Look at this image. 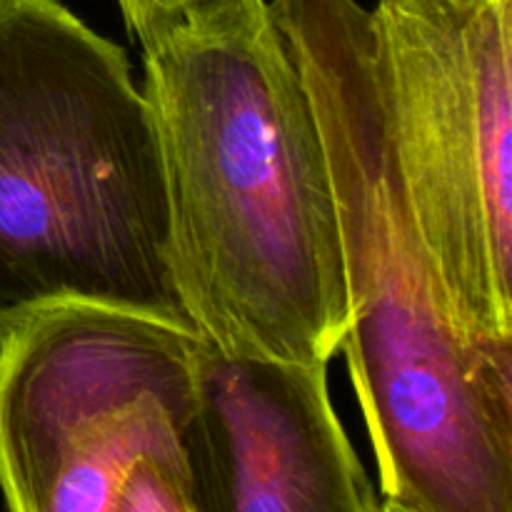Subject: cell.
Here are the masks:
<instances>
[{
	"label": "cell",
	"mask_w": 512,
	"mask_h": 512,
	"mask_svg": "<svg viewBox=\"0 0 512 512\" xmlns=\"http://www.w3.org/2000/svg\"><path fill=\"white\" fill-rule=\"evenodd\" d=\"M333 175L350 323L340 350L385 512H512V343L460 330L415 223L360 0H270Z\"/></svg>",
	"instance_id": "1"
},
{
	"label": "cell",
	"mask_w": 512,
	"mask_h": 512,
	"mask_svg": "<svg viewBox=\"0 0 512 512\" xmlns=\"http://www.w3.org/2000/svg\"><path fill=\"white\" fill-rule=\"evenodd\" d=\"M143 68L198 333L228 353L330 363L350 323L333 175L270 5L143 48Z\"/></svg>",
	"instance_id": "2"
},
{
	"label": "cell",
	"mask_w": 512,
	"mask_h": 512,
	"mask_svg": "<svg viewBox=\"0 0 512 512\" xmlns=\"http://www.w3.org/2000/svg\"><path fill=\"white\" fill-rule=\"evenodd\" d=\"M58 303L198 333L128 55L63 0H0V323Z\"/></svg>",
	"instance_id": "3"
},
{
	"label": "cell",
	"mask_w": 512,
	"mask_h": 512,
	"mask_svg": "<svg viewBox=\"0 0 512 512\" xmlns=\"http://www.w3.org/2000/svg\"><path fill=\"white\" fill-rule=\"evenodd\" d=\"M195 335L93 303L0 323L5 508L208 512Z\"/></svg>",
	"instance_id": "4"
},
{
	"label": "cell",
	"mask_w": 512,
	"mask_h": 512,
	"mask_svg": "<svg viewBox=\"0 0 512 512\" xmlns=\"http://www.w3.org/2000/svg\"><path fill=\"white\" fill-rule=\"evenodd\" d=\"M380 80L460 330L512 343V0H380Z\"/></svg>",
	"instance_id": "5"
},
{
	"label": "cell",
	"mask_w": 512,
	"mask_h": 512,
	"mask_svg": "<svg viewBox=\"0 0 512 512\" xmlns=\"http://www.w3.org/2000/svg\"><path fill=\"white\" fill-rule=\"evenodd\" d=\"M328 365L228 353L195 335L208 512H383L330 400Z\"/></svg>",
	"instance_id": "6"
},
{
	"label": "cell",
	"mask_w": 512,
	"mask_h": 512,
	"mask_svg": "<svg viewBox=\"0 0 512 512\" xmlns=\"http://www.w3.org/2000/svg\"><path fill=\"white\" fill-rule=\"evenodd\" d=\"M268 0H118L130 35L153 48L188 30H208L258 10Z\"/></svg>",
	"instance_id": "7"
}]
</instances>
